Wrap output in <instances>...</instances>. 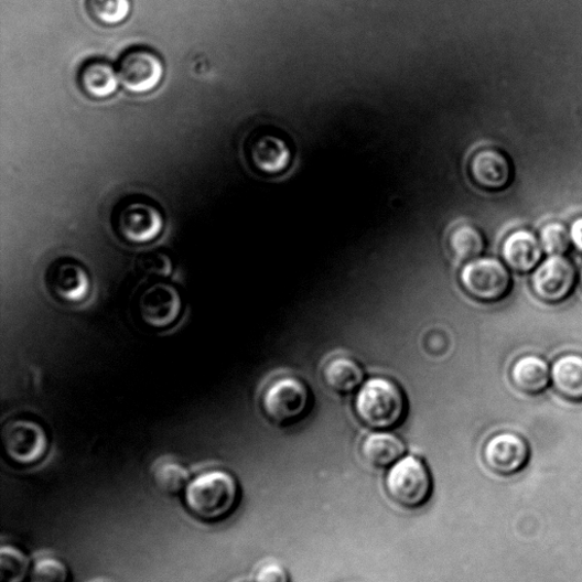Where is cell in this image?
<instances>
[{
	"label": "cell",
	"mask_w": 582,
	"mask_h": 582,
	"mask_svg": "<svg viewBox=\"0 0 582 582\" xmlns=\"http://www.w3.org/2000/svg\"><path fill=\"white\" fill-rule=\"evenodd\" d=\"M184 493L191 514L205 522L227 519L235 511L240 496L237 479L226 470L201 473Z\"/></svg>",
	"instance_id": "6da1fadb"
},
{
	"label": "cell",
	"mask_w": 582,
	"mask_h": 582,
	"mask_svg": "<svg viewBox=\"0 0 582 582\" xmlns=\"http://www.w3.org/2000/svg\"><path fill=\"white\" fill-rule=\"evenodd\" d=\"M354 410L364 425L378 431L389 430L403 421L407 398L395 381L376 377L360 386L354 399Z\"/></svg>",
	"instance_id": "7a4b0ae2"
},
{
	"label": "cell",
	"mask_w": 582,
	"mask_h": 582,
	"mask_svg": "<svg viewBox=\"0 0 582 582\" xmlns=\"http://www.w3.org/2000/svg\"><path fill=\"white\" fill-rule=\"evenodd\" d=\"M385 491L397 506L416 511L431 498L433 482L430 470L420 457L405 456L389 467Z\"/></svg>",
	"instance_id": "3957f363"
},
{
	"label": "cell",
	"mask_w": 582,
	"mask_h": 582,
	"mask_svg": "<svg viewBox=\"0 0 582 582\" xmlns=\"http://www.w3.org/2000/svg\"><path fill=\"white\" fill-rule=\"evenodd\" d=\"M464 293L481 303L494 304L506 299L513 291L511 270L495 258H478L465 262L459 273Z\"/></svg>",
	"instance_id": "277c9868"
},
{
	"label": "cell",
	"mask_w": 582,
	"mask_h": 582,
	"mask_svg": "<svg viewBox=\"0 0 582 582\" xmlns=\"http://www.w3.org/2000/svg\"><path fill=\"white\" fill-rule=\"evenodd\" d=\"M114 228L121 240L131 245H146L157 240L164 229L160 207L148 198L131 197L115 209Z\"/></svg>",
	"instance_id": "5b68a950"
},
{
	"label": "cell",
	"mask_w": 582,
	"mask_h": 582,
	"mask_svg": "<svg viewBox=\"0 0 582 582\" xmlns=\"http://www.w3.org/2000/svg\"><path fill=\"white\" fill-rule=\"evenodd\" d=\"M311 391L308 385L294 376L272 380L263 390L261 408L269 421L278 425L299 422L309 411Z\"/></svg>",
	"instance_id": "8992f818"
},
{
	"label": "cell",
	"mask_w": 582,
	"mask_h": 582,
	"mask_svg": "<svg viewBox=\"0 0 582 582\" xmlns=\"http://www.w3.org/2000/svg\"><path fill=\"white\" fill-rule=\"evenodd\" d=\"M578 282V271L565 255H553L531 272L530 287L542 303L558 305L571 298Z\"/></svg>",
	"instance_id": "52a82bcc"
},
{
	"label": "cell",
	"mask_w": 582,
	"mask_h": 582,
	"mask_svg": "<svg viewBox=\"0 0 582 582\" xmlns=\"http://www.w3.org/2000/svg\"><path fill=\"white\" fill-rule=\"evenodd\" d=\"M2 442L7 456L21 466L39 464L50 450L45 428L31 419L17 418L6 422Z\"/></svg>",
	"instance_id": "ba28073f"
},
{
	"label": "cell",
	"mask_w": 582,
	"mask_h": 582,
	"mask_svg": "<svg viewBox=\"0 0 582 582\" xmlns=\"http://www.w3.org/2000/svg\"><path fill=\"white\" fill-rule=\"evenodd\" d=\"M531 450L528 442L517 432H498L491 436L483 449L485 465L495 475L511 478L529 464Z\"/></svg>",
	"instance_id": "9c48e42d"
},
{
	"label": "cell",
	"mask_w": 582,
	"mask_h": 582,
	"mask_svg": "<svg viewBox=\"0 0 582 582\" xmlns=\"http://www.w3.org/2000/svg\"><path fill=\"white\" fill-rule=\"evenodd\" d=\"M245 154L255 171L269 176L283 174L293 162L289 143L278 132L268 130L249 136Z\"/></svg>",
	"instance_id": "30bf717a"
},
{
	"label": "cell",
	"mask_w": 582,
	"mask_h": 582,
	"mask_svg": "<svg viewBox=\"0 0 582 582\" xmlns=\"http://www.w3.org/2000/svg\"><path fill=\"white\" fill-rule=\"evenodd\" d=\"M120 84L132 94H148L162 83L164 64L161 57L148 48H133L119 62Z\"/></svg>",
	"instance_id": "8fae6325"
},
{
	"label": "cell",
	"mask_w": 582,
	"mask_h": 582,
	"mask_svg": "<svg viewBox=\"0 0 582 582\" xmlns=\"http://www.w3.org/2000/svg\"><path fill=\"white\" fill-rule=\"evenodd\" d=\"M46 283L54 299L66 305H80L91 293L89 273L75 260L55 261L47 270Z\"/></svg>",
	"instance_id": "7c38bea8"
},
{
	"label": "cell",
	"mask_w": 582,
	"mask_h": 582,
	"mask_svg": "<svg viewBox=\"0 0 582 582\" xmlns=\"http://www.w3.org/2000/svg\"><path fill=\"white\" fill-rule=\"evenodd\" d=\"M138 311L144 324L155 330H168L181 316L182 300L173 285L157 283L143 291Z\"/></svg>",
	"instance_id": "4fadbf2b"
},
{
	"label": "cell",
	"mask_w": 582,
	"mask_h": 582,
	"mask_svg": "<svg viewBox=\"0 0 582 582\" xmlns=\"http://www.w3.org/2000/svg\"><path fill=\"white\" fill-rule=\"evenodd\" d=\"M467 174L472 184L479 190L500 192L511 182L513 166L499 150L484 148L471 155Z\"/></svg>",
	"instance_id": "5bb4252c"
},
{
	"label": "cell",
	"mask_w": 582,
	"mask_h": 582,
	"mask_svg": "<svg viewBox=\"0 0 582 582\" xmlns=\"http://www.w3.org/2000/svg\"><path fill=\"white\" fill-rule=\"evenodd\" d=\"M543 254L539 238L527 229L508 234L500 246L503 262L521 274L531 273L542 261Z\"/></svg>",
	"instance_id": "9a60e30c"
},
{
	"label": "cell",
	"mask_w": 582,
	"mask_h": 582,
	"mask_svg": "<svg viewBox=\"0 0 582 582\" xmlns=\"http://www.w3.org/2000/svg\"><path fill=\"white\" fill-rule=\"evenodd\" d=\"M509 379L519 391L538 396L552 386V367L541 356L526 354L513 364Z\"/></svg>",
	"instance_id": "2e32d148"
},
{
	"label": "cell",
	"mask_w": 582,
	"mask_h": 582,
	"mask_svg": "<svg viewBox=\"0 0 582 582\" xmlns=\"http://www.w3.org/2000/svg\"><path fill=\"white\" fill-rule=\"evenodd\" d=\"M407 452L406 444L396 434L387 431L370 433L360 443L359 453L364 462L376 468H389Z\"/></svg>",
	"instance_id": "e0dca14e"
},
{
	"label": "cell",
	"mask_w": 582,
	"mask_h": 582,
	"mask_svg": "<svg viewBox=\"0 0 582 582\" xmlns=\"http://www.w3.org/2000/svg\"><path fill=\"white\" fill-rule=\"evenodd\" d=\"M552 386L564 399L582 403V354L568 352L552 364Z\"/></svg>",
	"instance_id": "ac0fdd59"
},
{
	"label": "cell",
	"mask_w": 582,
	"mask_h": 582,
	"mask_svg": "<svg viewBox=\"0 0 582 582\" xmlns=\"http://www.w3.org/2000/svg\"><path fill=\"white\" fill-rule=\"evenodd\" d=\"M120 78L116 68L101 60L87 62L79 72V85L90 98L105 99L115 95Z\"/></svg>",
	"instance_id": "d6986e66"
},
{
	"label": "cell",
	"mask_w": 582,
	"mask_h": 582,
	"mask_svg": "<svg viewBox=\"0 0 582 582\" xmlns=\"http://www.w3.org/2000/svg\"><path fill=\"white\" fill-rule=\"evenodd\" d=\"M322 380L335 392L351 394L364 384V370L356 359L348 356H336L324 364Z\"/></svg>",
	"instance_id": "ffe728a7"
},
{
	"label": "cell",
	"mask_w": 582,
	"mask_h": 582,
	"mask_svg": "<svg viewBox=\"0 0 582 582\" xmlns=\"http://www.w3.org/2000/svg\"><path fill=\"white\" fill-rule=\"evenodd\" d=\"M448 245L453 257L463 262L482 258L486 248L483 233L470 224L456 226L449 235Z\"/></svg>",
	"instance_id": "44dd1931"
},
{
	"label": "cell",
	"mask_w": 582,
	"mask_h": 582,
	"mask_svg": "<svg viewBox=\"0 0 582 582\" xmlns=\"http://www.w3.org/2000/svg\"><path fill=\"white\" fill-rule=\"evenodd\" d=\"M29 557L17 546L3 545L0 550V582H25L30 578Z\"/></svg>",
	"instance_id": "7402d4cb"
},
{
	"label": "cell",
	"mask_w": 582,
	"mask_h": 582,
	"mask_svg": "<svg viewBox=\"0 0 582 582\" xmlns=\"http://www.w3.org/2000/svg\"><path fill=\"white\" fill-rule=\"evenodd\" d=\"M86 7L90 18L106 26L123 23L132 9L131 0H87Z\"/></svg>",
	"instance_id": "603a6c76"
},
{
	"label": "cell",
	"mask_w": 582,
	"mask_h": 582,
	"mask_svg": "<svg viewBox=\"0 0 582 582\" xmlns=\"http://www.w3.org/2000/svg\"><path fill=\"white\" fill-rule=\"evenodd\" d=\"M154 483L162 493L177 495L191 483L190 471L176 462L161 463L154 471Z\"/></svg>",
	"instance_id": "cb8c5ba5"
},
{
	"label": "cell",
	"mask_w": 582,
	"mask_h": 582,
	"mask_svg": "<svg viewBox=\"0 0 582 582\" xmlns=\"http://www.w3.org/2000/svg\"><path fill=\"white\" fill-rule=\"evenodd\" d=\"M545 254L548 257L553 255H565L571 247L570 230L561 223H549L541 227L539 235Z\"/></svg>",
	"instance_id": "d4e9b609"
},
{
	"label": "cell",
	"mask_w": 582,
	"mask_h": 582,
	"mask_svg": "<svg viewBox=\"0 0 582 582\" xmlns=\"http://www.w3.org/2000/svg\"><path fill=\"white\" fill-rule=\"evenodd\" d=\"M30 582H69L68 567L60 559L44 558L31 568Z\"/></svg>",
	"instance_id": "484cf974"
},
{
	"label": "cell",
	"mask_w": 582,
	"mask_h": 582,
	"mask_svg": "<svg viewBox=\"0 0 582 582\" xmlns=\"http://www.w3.org/2000/svg\"><path fill=\"white\" fill-rule=\"evenodd\" d=\"M257 582H290V575L284 567L271 562L265 564L255 575Z\"/></svg>",
	"instance_id": "4316f807"
},
{
	"label": "cell",
	"mask_w": 582,
	"mask_h": 582,
	"mask_svg": "<svg viewBox=\"0 0 582 582\" xmlns=\"http://www.w3.org/2000/svg\"><path fill=\"white\" fill-rule=\"evenodd\" d=\"M569 230L572 246L582 252V216L574 218Z\"/></svg>",
	"instance_id": "83f0119b"
},
{
	"label": "cell",
	"mask_w": 582,
	"mask_h": 582,
	"mask_svg": "<svg viewBox=\"0 0 582 582\" xmlns=\"http://www.w3.org/2000/svg\"><path fill=\"white\" fill-rule=\"evenodd\" d=\"M580 282H581V285H582V268H581V271H580Z\"/></svg>",
	"instance_id": "f1b7e54d"
}]
</instances>
